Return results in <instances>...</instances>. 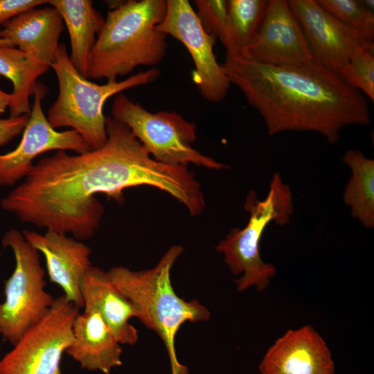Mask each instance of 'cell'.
Wrapping results in <instances>:
<instances>
[{
    "label": "cell",
    "mask_w": 374,
    "mask_h": 374,
    "mask_svg": "<svg viewBox=\"0 0 374 374\" xmlns=\"http://www.w3.org/2000/svg\"><path fill=\"white\" fill-rule=\"evenodd\" d=\"M107 139L98 149L71 155L65 151L41 159L25 180L1 199V206L22 222L79 240L91 238L104 207L96 195L120 200L123 190L157 188L173 197L186 180L181 166L155 160L128 126L106 117Z\"/></svg>",
    "instance_id": "1"
},
{
    "label": "cell",
    "mask_w": 374,
    "mask_h": 374,
    "mask_svg": "<svg viewBox=\"0 0 374 374\" xmlns=\"http://www.w3.org/2000/svg\"><path fill=\"white\" fill-rule=\"evenodd\" d=\"M222 66L260 114L270 136L315 132L335 143L344 127L371 123L364 94L314 59L299 66H276L226 55Z\"/></svg>",
    "instance_id": "2"
},
{
    "label": "cell",
    "mask_w": 374,
    "mask_h": 374,
    "mask_svg": "<svg viewBox=\"0 0 374 374\" xmlns=\"http://www.w3.org/2000/svg\"><path fill=\"white\" fill-rule=\"evenodd\" d=\"M166 11V0H128L111 8L91 52L89 78L116 81L138 66L159 64L168 45L157 26Z\"/></svg>",
    "instance_id": "3"
},
{
    "label": "cell",
    "mask_w": 374,
    "mask_h": 374,
    "mask_svg": "<svg viewBox=\"0 0 374 374\" xmlns=\"http://www.w3.org/2000/svg\"><path fill=\"white\" fill-rule=\"evenodd\" d=\"M184 249L171 247L152 269L139 271L116 266L107 271L112 282L132 301L138 319L162 340L169 358L170 374H189L179 362L175 348L178 330L186 322L206 321L211 312L197 300L185 301L174 290L171 269Z\"/></svg>",
    "instance_id": "4"
},
{
    "label": "cell",
    "mask_w": 374,
    "mask_h": 374,
    "mask_svg": "<svg viewBox=\"0 0 374 374\" xmlns=\"http://www.w3.org/2000/svg\"><path fill=\"white\" fill-rule=\"evenodd\" d=\"M51 67L57 78L59 92L48 112L49 123L55 129L71 127L92 150L103 146L107 139L106 117L103 113L107 100L125 90L152 83L160 75V71L154 67L123 80L98 84L77 71L62 43Z\"/></svg>",
    "instance_id": "5"
},
{
    "label": "cell",
    "mask_w": 374,
    "mask_h": 374,
    "mask_svg": "<svg viewBox=\"0 0 374 374\" xmlns=\"http://www.w3.org/2000/svg\"><path fill=\"white\" fill-rule=\"evenodd\" d=\"M250 213L249 220L243 229L234 228L215 247L223 253L225 263L235 276L238 291L251 287L258 291L265 290L276 274L274 265L263 261L260 246L267 226L274 222L280 226L287 224L294 211L292 191L279 173L274 174L267 195L262 200L251 191L244 202Z\"/></svg>",
    "instance_id": "6"
},
{
    "label": "cell",
    "mask_w": 374,
    "mask_h": 374,
    "mask_svg": "<svg viewBox=\"0 0 374 374\" xmlns=\"http://www.w3.org/2000/svg\"><path fill=\"white\" fill-rule=\"evenodd\" d=\"M112 118L126 125L157 161L188 167L189 164L222 170L227 166L195 150L197 127L176 112H150L123 93L116 95Z\"/></svg>",
    "instance_id": "7"
},
{
    "label": "cell",
    "mask_w": 374,
    "mask_h": 374,
    "mask_svg": "<svg viewBox=\"0 0 374 374\" xmlns=\"http://www.w3.org/2000/svg\"><path fill=\"white\" fill-rule=\"evenodd\" d=\"M1 244L13 252L15 267L4 282L5 299L0 303V334L15 345L50 310L54 298L45 290V271L39 253L22 232L7 231Z\"/></svg>",
    "instance_id": "8"
},
{
    "label": "cell",
    "mask_w": 374,
    "mask_h": 374,
    "mask_svg": "<svg viewBox=\"0 0 374 374\" xmlns=\"http://www.w3.org/2000/svg\"><path fill=\"white\" fill-rule=\"evenodd\" d=\"M79 309L64 296L0 359V374H61L62 355L71 344Z\"/></svg>",
    "instance_id": "9"
},
{
    "label": "cell",
    "mask_w": 374,
    "mask_h": 374,
    "mask_svg": "<svg viewBox=\"0 0 374 374\" xmlns=\"http://www.w3.org/2000/svg\"><path fill=\"white\" fill-rule=\"evenodd\" d=\"M157 29L188 50L195 65L193 80L201 96L212 103L224 100L231 84L214 53L217 37L204 30L189 1L166 0V15Z\"/></svg>",
    "instance_id": "10"
},
{
    "label": "cell",
    "mask_w": 374,
    "mask_h": 374,
    "mask_svg": "<svg viewBox=\"0 0 374 374\" xmlns=\"http://www.w3.org/2000/svg\"><path fill=\"white\" fill-rule=\"evenodd\" d=\"M48 87L37 82L34 101L22 137L15 150L0 154V186H10L26 177L33 167V160L50 150H71L82 154L91 150L75 130L57 131L49 123L42 102Z\"/></svg>",
    "instance_id": "11"
},
{
    "label": "cell",
    "mask_w": 374,
    "mask_h": 374,
    "mask_svg": "<svg viewBox=\"0 0 374 374\" xmlns=\"http://www.w3.org/2000/svg\"><path fill=\"white\" fill-rule=\"evenodd\" d=\"M313 58L325 67L340 73L357 48L373 42L325 10L316 0H289Z\"/></svg>",
    "instance_id": "12"
},
{
    "label": "cell",
    "mask_w": 374,
    "mask_h": 374,
    "mask_svg": "<svg viewBox=\"0 0 374 374\" xmlns=\"http://www.w3.org/2000/svg\"><path fill=\"white\" fill-rule=\"evenodd\" d=\"M276 66H299L314 60L287 1H267L258 31L240 55Z\"/></svg>",
    "instance_id": "13"
},
{
    "label": "cell",
    "mask_w": 374,
    "mask_h": 374,
    "mask_svg": "<svg viewBox=\"0 0 374 374\" xmlns=\"http://www.w3.org/2000/svg\"><path fill=\"white\" fill-rule=\"evenodd\" d=\"M260 374H335L332 353L311 326L288 330L267 349Z\"/></svg>",
    "instance_id": "14"
},
{
    "label": "cell",
    "mask_w": 374,
    "mask_h": 374,
    "mask_svg": "<svg viewBox=\"0 0 374 374\" xmlns=\"http://www.w3.org/2000/svg\"><path fill=\"white\" fill-rule=\"evenodd\" d=\"M25 239L43 254L49 280L57 285L64 296L78 308L83 307L81 285L92 266L91 248L75 238L47 231L44 234L26 230Z\"/></svg>",
    "instance_id": "15"
},
{
    "label": "cell",
    "mask_w": 374,
    "mask_h": 374,
    "mask_svg": "<svg viewBox=\"0 0 374 374\" xmlns=\"http://www.w3.org/2000/svg\"><path fill=\"white\" fill-rule=\"evenodd\" d=\"M63 28L62 18L54 7L38 6L6 23L0 38L51 67L56 60Z\"/></svg>",
    "instance_id": "16"
},
{
    "label": "cell",
    "mask_w": 374,
    "mask_h": 374,
    "mask_svg": "<svg viewBox=\"0 0 374 374\" xmlns=\"http://www.w3.org/2000/svg\"><path fill=\"white\" fill-rule=\"evenodd\" d=\"M81 292L84 310L97 311L121 344L134 345L138 330L130 323L139 310L112 282L107 271L91 266L84 275Z\"/></svg>",
    "instance_id": "17"
},
{
    "label": "cell",
    "mask_w": 374,
    "mask_h": 374,
    "mask_svg": "<svg viewBox=\"0 0 374 374\" xmlns=\"http://www.w3.org/2000/svg\"><path fill=\"white\" fill-rule=\"evenodd\" d=\"M73 337L66 353L82 368L109 374L123 364L121 344L97 311L84 310L77 314Z\"/></svg>",
    "instance_id": "18"
},
{
    "label": "cell",
    "mask_w": 374,
    "mask_h": 374,
    "mask_svg": "<svg viewBox=\"0 0 374 374\" xmlns=\"http://www.w3.org/2000/svg\"><path fill=\"white\" fill-rule=\"evenodd\" d=\"M61 15L70 39V60L89 78V58L105 19L90 0H48Z\"/></svg>",
    "instance_id": "19"
},
{
    "label": "cell",
    "mask_w": 374,
    "mask_h": 374,
    "mask_svg": "<svg viewBox=\"0 0 374 374\" xmlns=\"http://www.w3.org/2000/svg\"><path fill=\"white\" fill-rule=\"evenodd\" d=\"M50 66L11 46H0V76L12 83L10 117L30 115L29 97L33 95L37 78Z\"/></svg>",
    "instance_id": "20"
},
{
    "label": "cell",
    "mask_w": 374,
    "mask_h": 374,
    "mask_svg": "<svg viewBox=\"0 0 374 374\" xmlns=\"http://www.w3.org/2000/svg\"><path fill=\"white\" fill-rule=\"evenodd\" d=\"M343 161L352 175L344 193V203L351 215L368 229L374 226V160L360 150H348Z\"/></svg>",
    "instance_id": "21"
},
{
    "label": "cell",
    "mask_w": 374,
    "mask_h": 374,
    "mask_svg": "<svg viewBox=\"0 0 374 374\" xmlns=\"http://www.w3.org/2000/svg\"><path fill=\"white\" fill-rule=\"evenodd\" d=\"M267 0L227 1L226 55H240L254 39L267 7Z\"/></svg>",
    "instance_id": "22"
},
{
    "label": "cell",
    "mask_w": 374,
    "mask_h": 374,
    "mask_svg": "<svg viewBox=\"0 0 374 374\" xmlns=\"http://www.w3.org/2000/svg\"><path fill=\"white\" fill-rule=\"evenodd\" d=\"M351 86L374 100V44L369 42L355 49L339 73Z\"/></svg>",
    "instance_id": "23"
},
{
    "label": "cell",
    "mask_w": 374,
    "mask_h": 374,
    "mask_svg": "<svg viewBox=\"0 0 374 374\" xmlns=\"http://www.w3.org/2000/svg\"><path fill=\"white\" fill-rule=\"evenodd\" d=\"M325 10L346 25L373 39L374 14L355 0H316Z\"/></svg>",
    "instance_id": "24"
},
{
    "label": "cell",
    "mask_w": 374,
    "mask_h": 374,
    "mask_svg": "<svg viewBox=\"0 0 374 374\" xmlns=\"http://www.w3.org/2000/svg\"><path fill=\"white\" fill-rule=\"evenodd\" d=\"M196 14L204 30L218 37L224 46L227 42V1L195 0Z\"/></svg>",
    "instance_id": "25"
},
{
    "label": "cell",
    "mask_w": 374,
    "mask_h": 374,
    "mask_svg": "<svg viewBox=\"0 0 374 374\" xmlns=\"http://www.w3.org/2000/svg\"><path fill=\"white\" fill-rule=\"evenodd\" d=\"M48 3V0H0V24L30 8Z\"/></svg>",
    "instance_id": "26"
},
{
    "label": "cell",
    "mask_w": 374,
    "mask_h": 374,
    "mask_svg": "<svg viewBox=\"0 0 374 374\" xmlns=\"http://www.w3.org/2000/svg\"><path fill=\"white\" fill-rule=\"evenodd\" d=\"M29 115L19 117H0V146L5 145L22 132L28 121Z\"/></svg>",
    "instance_id": "27"
},
{
    "label": "cell",
    "mask_w": 374,
    "mask_h": 374,
    "mask_svg": "<svg viewBox=\"0 0 374 374\" xmlns=\"http://www.w3.org/2000/svg\"><path fill=\"white\" fill-rule=\"evenodd\" d=\"M11 100L10 93L3 91L0 87V116L9 107Z\"/></svg>",
    "instance_id": "28"
},
{
    "label": "cell",
    "mask_w": 374,
    "mask_h": 374,
    "mask_svg": "<svg viewBox=\"0 0 374 374\" xmlns=\"http://www.w3.org/2000/svg\"><path fill=\"white\" fill-rule=\"evenodd\" d=\"M364 6L367 8L368 10L373 11L374 8V1L373 0H364L362 1Z\"/></svg>",
    "instance_id": "29"
},
{
    "label": "cell",
    "mask_w": 374,
    "mask_h": 374,
    "mask_svg": "<svg viewBox=\"0 0 374 374\" xmlns=\"http://www.w3.org/2000/svg\"><path fill=\"white\" fill-rule=\"evenodd\" d=\"M0 46H14L8 40L0 38Z\"/></svg>",
    "instance_id": "30"
}]
</instances>
